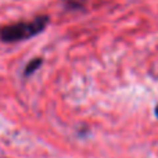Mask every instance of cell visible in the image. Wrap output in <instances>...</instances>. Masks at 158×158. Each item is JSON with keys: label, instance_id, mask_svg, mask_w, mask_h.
Masks as SVG:
<instances>
[{"label": "cell", "instance_id": "obj_2", "mask_svg": "<svg viewBox=\"0 0 158 158\" xmlns=\"http://www.w3.org/2000/svg\"><path fill=\"white\" fill-rule=\"evenodd\" d=\"M40 65H42V60H40V58H36V60L31 61V63L27 65V68H25V77L33 74V72H35Z\"/></svg>", "mask_w": 158, "mask_h": 158}, {"label": "cell", "instance_id": "obj_1", "mask_svg": "<svg viewBox=\"0 0 158 158\" xmlns=\"http://www.w3.org/2000/svg\"><path fill=\"white\" fill-rule=\"evenodd\" d=\"M47 24H49V18L46 15H40L38 18L32 19V21L7 25L0 31V39L3 42H7V43L8 42L13 43V42L27 40V39L40 33L46 28Z\"/></svg>", "mask_w": 158, "mask_h": 158}, {"label": "cell", "instance_id": "obj_3", "mask_svg": "<svg viewBox=\"0 0 158 158\" xmlns=\"http://www.w3.org/2000/svg\"><path fill=\"white\" fill-rule=\"evenodd\" d=\"M156 115H157V118H158V106L156 107Z\"/></svg>", "mask_w": 158, "mask_h": 158}]
</instances>
